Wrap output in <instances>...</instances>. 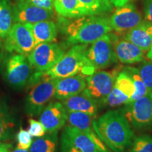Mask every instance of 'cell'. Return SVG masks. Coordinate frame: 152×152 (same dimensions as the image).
Listing matches in <instances>:
<instances>
[{"instance_id":"cell-1","label":"cell","mask_w":152,"mask_h":152,"mask_svg":"<svg viewBox=\"0 0 152 152\" xmlns=\"http://www.w3.org/2000/svg\"><path fill=\"white\" fill-rule=\"evenodd\" d=\"M100 140L114 152H124L134 138L132 126L121 110H109L92 122Z\"/></svg>"},{"instance_id":"cell-2","label":"cell","mask_w":152,"mask_h":152,"mask_svg":"<svg viewBox=\"0 0 152 152\" xmlns=\"http://www.w3.org/2000/svg\"><path fill=\"white\" fill-rule=\"evenodd\" d=\"M112 31L109 18L104 16H83L69 23L66 28L70 45H89Z\"/></svg>"},{"instance_id":"cell-3","label":"cell","mask_w":152,"mask_h":152,"mask_svg":"<svg viewBox=\"0 0 152 152\" xmlns=\"http://www.w3.org/2000/svg\"><path fill=\"white\" fill-rule=\"evenodd\" d=\"M87 48L88 45H73L46 73L49 77L57 79L77 74L85 76L92 75L96 71L87 58Z\"/></svg>"},{"instance_id":"cell-4","label":"cell","mask_w":152,"mask_h":152,"mask_svg":"<svg viewBox=\"0 0 152 152\" xmlns=\"http://www.w3.org/2000/svg\"><path fill=\"white\" fill-rule=\"evenodd\" d=\"M57 80L46 73L42 78L32 85L25 103V110L28 116L40 115L44 108L54 97Z\"/></svg>"},{"instance_id":"cell-5","label":"cell","mask_w":152,"mask_h":152,"mask_svg":"<svg viewBox=\"0 0 152 152\" xmlns=\"http://www.w3.org/2000/svg\"><path fill=\"white\" fill-rule=\"evenodd\" d=\"M33 67L26 55L15 54L4 62L2 75L4 80L14 89H21L28 84L34 75Z\"/></svg>"},{"instance_id":"cell-6","label":"cell","mask_w":152,"mask_h":152,"mask_svg":"<svg viewBox=\"0 0 152 152\" xmlns=\"http://www.w3.org/2000/svg\"><path fill=\"white\" fill-rule=\"evenodd\" d=\"M122 68L118 66L111 71H96L87 76V86L83 92L96 101L99 106H104Z\"/></svg>"},{"instance_id":"cell-7","label":"cell","mask_w":152,"mask_h":152,"mask_svg":"<svg viewBox=\"0 0 152 152\" xmlns=\"http://www.w3.org/2000/svg\"><path fill=\"white\" fill-rule=\"evenodd\" d=\"M61 152H110L107 147L96 144L90 136L79 129L67 125L61 138Z\"/></svg>"},{"instance_id":"cell-8","label":"cell","mask_w":152,"mask_h":152,"mask_svg":"<svg viewBox=\"0 0 152 152\" xmlns=\"http://www.w3.org/2000/svg\"><path fill=\"white\" fill-rule=\"evenodd\" d=\"M4 39L5 49L10 53L28 56L36 47L29 23H15Z\"/></svg>"},{"instance_id":"cell-9","label":"cell","mask_w":152,"mask_h":152,"mask_svg":"<svg viewBox=\"0 0 152 152\" xmlns=\"http://www.w3.org/2000/svg\"><path fill=\"white\" fill-rule=\"evenodd\" d=\"M86 56L95 71L108 68L115 64L118 58L114 50L111 33L91 44Z\"/></svg>"},{"instance_id":"cell-10","label":"cell","mask_w":152,"mask_h":152,"mask_svg":"<svg viewBox=\"0 0 152 152\" xmlns=\"http://www.w3.org/2000/svg\"><path fill=\"white\" fill-rule=\"evenodd\" d=\"M121 111L133 128H149L152 125V92L126 104Z\"/></svg>"},{"instance_id":"cell-11","label":"cell","mask_w":152,"mask_h":152,"mask_svg":"<svg viewBox=\"0 0 152 152\" xmlns=\"http://www.w3.org/2000/svg\"><path fill=\"white\" fill-rule=\"evenodd\" d=\"M64 54V50L58 44L41 43L28 55V58L35 71L46 72L52 68Z\"/></svg>"},{"instance_id":"cell-12","label":"cell","mask_w":152,"mask_h":152,"mask_svg":"<svg viewBox=\"0 0 152 152\" xmlns=\"http://www.w3.org/2000/svg\"><path fill=\"white\" fill-rule=\"evenodd\" d=\"M109 20L112 30L122 34L136 27L144 19L136 6L128 2L118 7Z\"/></svg>"},{"instance_id":"cell-13","label":"cell","mask_w":152,"mask_h":152,"mask_svg":"<svg viewBox=\"0 0 152 152\" xmlns=\"http://www.w3.org/2000/svg\"><path fill=\"white\" fill-rule=\"evenodd\" d=\"M134 92L135 88L132 80L123 66L104 106L117 107L123 104H128Z\"/></svg>"},{"instance_id":"cell-14","label":"cell","mask_w":152,"mask_h":152,"mask_svg":"<svg viewBox=\"0 0 152 152\" xmlns=\"http://www.w3.org/2000/svg\"><path fill=\"white\" fill-rule=\"evenodd\" d=\"M54 13L35 6L28 0H18L13 6L14 23L34 24L42 20H50Z\"/></svg>"},{"instance_id":"cell-15","label":"cell","mask_w":152,"mask_h":152,"mask_svg":"<svg viewBox=\"0 0 152 152\" xmlns=\"http://www.w3.org/2000/svg\"><path fill=\"white\" fill-rule=\"evenodd\" d=\"M39 121L47 133L58 132L66 123V110L61 102H50L40 113Z\"/></svg>"},{"instance_id":"cell-16","label":"cell","mask_w":152,"mask_h":152,"mask_svg":"<svg viewBox=\"0 0 152 152\" xmlns=\"http://www.w3.org/2000/svg\"><path fill=\"white\" fill-rule=\"evenodd\" d=\"M114 50L120 62L124 64H134L143 61L145 58L144 50L125 38H120L111 33Z\"/></svg>"},{"instance_id":"cell-17","label":"cell","mask_w":152,"mask_h":152,"mask_svg":"<svg viewBox=\"0 0 152 152\" xmlns=\"http://www.w3.org/2000/svg\"><path fill=\"white\" fill-rule=\"evenodd\" d=\"M87 86L86 77L82 74L57 80L54 97L63 101L80 94Z\"/></svg>"},{"instance_id":"cell-18","label":"cell","mask_w":152,"mask_h":152,"mask_svg":"<svg viewBox=\"0 0 152 152\" xmlns=\"http://www.w3.org/2000/svg\"><path fill=\"white\" fill-rule=\"evenodd\" d=\"M61 103L66 111L82 112L94 118H96L98 115L99 106L97 102L83 92L63 100Z\"/></svg>"},{"instance_id":"cell-19","label":"cell","mask_w":152,"mask_h":152,"mask_svg":"<svg viewBox=\"0 0 152 152\" xmlns=\"http://www.w3.org/2000/svg\"><path fill=\"white\" fill-rule=\"evenodd\" d=\"M123 38L134 44L144 52H148L152 45V23L144 19L136 27L126 32Z\"/></svg>"},{"instance_id":"cell-20","label":"cell","mask_w":152,"mask_h":152,"mask_svg":"<svg viewBox=\"0 0 152 152\" xmlns=\"http://www.w3.org/2000/svg\"><path fill=\"white\" fill-rule=\"evenodd\" d=\"M94 118L88 114L76 111H66V121L69 125L75 127L83 132L86 133L94 141L102 147H107L100 138L99 137L94 128L92 122Z\"/></svg>"},{"instance_id":"cell-21","label":"cell","mask_w":152,"mask_h":152,"mask_svg":"<svg viewBox=\"0 0 152 152\" xmlns=\"http://www.w3.org/2000/svg\"><path fill=\"white\" fill-rule=\"evenodd\" d=\"M30 28L35 38L36 46L41 43L53 42L56 40L57 27L52 20H46L30 24Z\"/></svg>"},{"instance_id":"cell-22","label":"cell","mask_w":152,"mask_h":152,"mask_svg":"<svg viewBox=\"0 0 152 152\" xmlns=\"http://www.w3.org/2000/svg\"><path fill=\"white\" fill-rule=\"evenodd\" d=\"M83 16H104L113 11L109 0H78Z\"/></svg>"},{"instance_id":"cell-23","label":"cell","mask_w":152,"mask_h":152,"mask_svg":"<svg viewBox=\"0 0 152 152\" xmlns=\"http://www.w3.org/2000/svg\"><path fill=\"white\" fill-rule=\"evenodd\" d=\"M54 8L63 18H77L83 16L78 0H54Z\"/></svg>"},{"instance_id":"cell-24","label":"cell","mask_w":152,"mask_h":152,"mask_svg":"<svg viewBox=\"0 0 152 152\" xmlns=\"http://www.w3.org/2000/svg\"><path fill=\"white\" fill-rule=\"evenodd\" d=\"M58 132L46 133L43 137L35 138L30 148V152H56Z\"/></svg>"},{"instance_id":"cell-25","label":"cell","mask_w":152,"mask_h":152,"mask_svg":"<svg viewBox=\"0 0 152 152\" xmlns=\"http://www.w3.org/2000/svg\"><path fill=\"white\" fill-rule=\"evenodd\" d=\"M14 22L13 7L10 0H0V37L5 39Z\"/></svg>"},{"instance_id":"cell-26","label":"cell","mask_w":152,"mask_h":152,"mask_svg":"<svg viewBox=\"0 0 152 152\" xmlns=\"http://www.w3.org/2000/svg\"><path fill=\"white\" fill-rule=\"evenodd\" d=\"M14 123L4 104L0 103V141H7L11 139Z\"/></svg>"},{"instance_id":"cell-27","label":"cell","mask_w":152,"mask_h":152,"mask_svg":"<svg viewBox=\"0 0 152 152\" xmlns=\"http://www.w3.org/2000/svg\"><path fill=\"white\" fill-rule=\"evenodd\" d=\"M123 68L130 75L133 81V83H134V88H135V92H134V94H133L132 97L131 98L130 103L134 102L138 99L142 98V96L149 94V91L145 84H144L143 80H142L138 68L131 67V66H125V67L123 66Z\"/></svg>"},{"instance_id":"cell-28","label":"cell","mask_w":152,"mask_h":152,"mask_svg":"<svg viewBox=\"0 0 152 152\" xmlns=\"http://www.w3.org/2000/svg\"><path fill=\"white\" fill-rule=\"evenodd\" d=\"M130 152H152V137L142 134L134 137Z\"/></svg>"},{"instance_id":"cell-29","label":"cell","mask_w":152,"mask_h":152,"mask_svg":"<svg viewBox=\"0 0 152 152\" xmlns=\"http://www.w3.org/2000/svg\"><path fill=\"white\" fill-rule=\"evenodd\" d=\"M138 70L149 92H152V61L144 60L139 66Z\"/></svg>"},{"instance_id":"cell-30","label":"cell","mask_w":152,"mask_h":152,"mask_svg":"<svg viewBox=\"0 0 152 152\" xmlns=\"http://www.w3.org/2000/svg\"><path fill=\"white\" fill-rule=\"evenodd\" d=\"M33 137L30 134L29 131L26 130L20 127L16 134L17 147L23 149H30L33 143Z\"/></svg>"},{"instance_id":"cell-31","label":"cell","mask_w":152,"mask_h":152,"mask_svg":"<svg viewBox=\"0 0 152 152\" xmlns=\"http://www.w3.org/2000/svg\"><path fill=\"white\" fill-rule=\"evenodd\" d=\"M28 122H29L28 131L33 137H41L47 133L45 127L43 126L40 121H37L34 119H30Z\"/></svg>"},{"instance_id":"cell-32","label":"cell","mask_w":152,"mask_h":152,"mask_svg":"<svg viewBox=\"0 0 152 152\" xmlns=\"http://www.w3.org/2000/svg\"><path fill=\"white\" fill-rule=\"evenodd\" d=\"M29 2L39 8L53 11L54 9V0H28Z\"/></svg>"},{"instance_id":"cell-33","label":"cell","mask_w":152,"mask_h":152,"mask_svg":"<svg viewBox=\"0 0 152 152\" xmlns=\"http://www.w3.org/2000/svg\"><path fill=\"white\" fill-rule=\"evenodd\" d=\"M143 6L145 20L152 23V0H143Z\"/></svg>"},{"instance_id":"cell-34","label":"cell","mask_w":152,"mask_h":152,"mask_svg":"<svg viewBox=\"0 0 152 152\" xmlns=\"http://www.w3.org/2000/svg\"><path fill=\"white\" fill-rule=\"evenodd\" d=\"M109 1H111L112 5L118 8V7H122V6L128 4L130 0H109Z\"/></svg>"},{"instance_id":"cell-35","label":"cell","mask_w":152,"mask_h":152,"mask_svg":"<svg viewBox=\"0 0 152 152\" xmlns=\"http://www.w3.org/2000/svg\"><path fill=\"white\" fill-rule=\"evenodd\" d=\"M12 145L9 143H4L0 141V152H4L7 151H11Z\"/></svg>"},{"instance_id":"cell-36","label":"cell","mask_w":152,"mask_h":152,"mask_svg":"<svg viewBox=\"0 0 152 152\" xmlns=\"http://www.w3.org/2000/svg\"><path fill=\"white\" fill-rule=\"evenodd\" d=\"M10 152H30V149H23L16 147L15 149H11Z\"/></svg>"},{"instance_id":"cell-37","label":"cell","mask_w":152,"mask_h":152,"mask_svg":"<svg viewBox=\"0 0 152 152\" xmlns=\"http://www.w3.org/2000/svg\"><path fill=\"white\" fill-rule=\"evenodd\" d=\"M147 56L150 61H152V45H151V48L149 49V50L147 52Z\"/></svg>"},{"instance_id":"cell-38","label":"cell","mask_w":152,"mask_h":152,"mask_svg":"<svg viewBox=\"0 0 152 152\" xmlns=\"http://www.w3.org/2000/svg\"><path fill=\"white\" fill-rule=\"evenodd\" d=\"M1 41H0V61H1Z\"/></svg>"},{"instance_id":"cell-39","label":"cell","mask_w":152,"mask_h":152,"mask_svg":"<svg viewBox=\"0 0 152 152\" xmlns=\"http://www.w3.org/2000/svg\"><path fill=\"white\" fill-rule=\"evenodd\" d=\"M11 151H4V152H10Z\"/></svg>"}]
</instances>
